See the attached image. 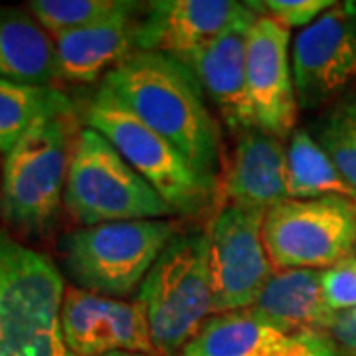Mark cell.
Segmentation results:
<instances>
[{"label":"cell","mask_w":356,"mask_h":356,"mask_svg":"<svg viewBox=\"0 0 356 356\" xmlns=\"http://www.w3.org/2000/svg\"><path fill=\"white\" fill-rule=\"evenodd\" d=\"M103 86L214 182L218 131L202 89L186 65L165 54L137 50L105 76Z\"/></svg>","instance_id":"1"},{"label":"cell","mask_w":356,"mask_h":356,"mask_svg":"<svg viewBox=\"0 0 356 356\" xmlns=\"http://www.w3.org/2000/svg\"><path fill=\"white\" fill-rule=\"evenodd\" d=\"M65 289L48 255L0 226V356H76L62 331Z\"/></svg>","instance_id":"2"},{"label":"cell","mask_w":356,"mask_h":356,"mask_svg":"<svg viewBox=\"0 0 356 356\" xmlns=\"http://www.w3.org/2000/svg\"><path fill=\"white\" fill-rule=\"evenodd\" d=\"M159 356H175L214 313L208 232L177 234L143 280L137 297Z\"/></svg>","instance_id":"3"},{"label":"cell","mask_w":356,"mask_h":356,"mask_svg":"<svg viewBox=\"0 0 356 356\" xmlns=\"http://www.w3.org/2000/svg\"><path fill=\"white\" fill-rule=\"evenodd\" d=\"M74 113L48 115L4 154L0 214L16 228L38 234L54 226L79 131Z\"/></svg>","instance_id":"4"},{"label":"cell","mask_w":356,"mask_h":356,"mask_svg":"<svg viewBox=\"0 0 356 356\" xmlns=\"http://www.w3.org/2000/svg\"><path fill=\"white\" fill-rule=\"evenodd\" d=\"M64 202L86 226L175 214L161 194L91 127L79 129L65 180Z\"/></svg>","instance_id":"5"},{"label":"cell","mask_w":356,"mask_h":356,"mask_svg":"<svg viewBox=\"0 0 356 356\" xmlns=\"http://www.w3.org/2000/svg\"><path fill=\"white\" fill-rule=\"evenodd\" d=\"M175 236L177 226L168 220L86 226L65 238V269L79 289L123 297L143 283Z\"/></svg>","instance_id":"6"},{"label":"cell","mask_w":356,"mask_h":356,"mask_svg":"<svg viewBox=\"0 0 356 356\" xmlns=\"http://www.w3.org/2000/svg\"><path fill=\"white\" fill-rule=\"evenodd\" d=\"M86 121L161 194L172 212H192L206 202L214 182L204 178L168 140L131 113L107 86L102 83L93 95Z\"/></svg>","instance_id":"7"},{"label":"cell","mask_w":356,"mask_h":356,"mask_svg":"<svg viewBox=\"0 0 356 356\" xmlns=\"http://www.w3.org/2000/svg\"><path fill=\"white\" fill-rule=\"evenodd\" d=\"M264 243L275 271L329 269L356 250V204L289 198L266 212Z\"/></svg>","instance_id":"8"},{"label":"cell","mask_w":356,"mask_h":356,"mask_svg":"<svg viewBox=\"0 0 356 356\" xmlns=\"http://www.w3.org/2000/svg\"><path fill=\"white\" fill-rule=\"evenodd\" d=\"M266 210L224 206L208 229L214 313L252 309L275 267L264 243Z\"/></svg>","instance_id":"9"},{"label":"cell","mask_w":356,"mask_h":356,"mask_svg":"<svg viewBox=\"0 0 356 356\" xmlns=\"http://www.w3.org/2000/svg\"><path fill=\"white\" fill-rule=\"evenodd\" d=\"M297 102L315 109L332 99L356 77V2L334 4L293 44Z\"/></svg>","instance_id":"10"},{"label":"cell","mask_w":356,"mask_h":356,"mask_svg":"<svg viewBox=\"0 0 356 356\" xmlns=\"http://www.w3.org/2000/svg\"><path fill=\"white\" fill-rule=\"evenodd\" d=\"M62 331L76 356L109 353L156 355L147 313L139 301L67 287L62 305Z\"/></svg>","instance_id":"11"},{"label":"cell","mask_w":356,"mask_h":356,"mask_svg":"<svg viewBox=\"0 0 356 356\" xmlns=\"http://www.w3.org/2000/svg\"><path fill=\"white\" fill-rule=\"evenodd\" d=\"M245 79L257 129L285 139L297 121V91L289 56V30L257 16L245 42Z\"/></svg>","instance_id":"12"},{"label":"cell","mask_w":356,"mask_h":356,"mask_svg":"<svg viewBox=\"0 0 356 356\" xmlns=\"http://www.w3.org/2000/svg\"><path fill=\"white\" fill-rule=\"evenodd\" d=\"M182 356H341L323 331H289L254 309L208 318Z\"/></svg>","instance_id":"13"},{"label":"cell","mask_w":356,"mask_h":356,"mask_svg":"<svg viewBox=\"0 0 356 356\" xmlns=\"http://www.w3.org/2000/svg\"><path fill=\"white\" fill-rule=\"evenodd\" d=\"M254 10L234 0H156L137 24V50L182 60L220 38Z\"/></svg>","instance_id":"14"},{"label":"cell","mask_w":356,"mask_h":356,"mask_svg":"<svg viewBox=\"0 0 356 356\" xmlns=\"http://www.w3.org/2000/svg\"><path fill=\"white\" fill-rule=\"evenodd\" d=\"M255 18L257 14L243 18L208 46L178 60L188 67L232 131L257 129L245 79V42Z\"/></svg>","instance_id":"15"},{"label":"cell","mask_w":356,"mask_h":356,"mask_svg":"<svg viewBox=\"0 0 356 356\" xmlns=\"http://www.w3.org/2000/svg\"><path fill=\"white\" fill-rule=\"evenodd\" d=\"M224 192L229 204L266 212L289 200V159L283 140L261 129L245 131L232 154Z\"/></svg>","instance_id":"16"},{"label":"cell","mask_w":356,"mask_h":356,"mask_svg":"<svg viewBox=\"0 0 356 356\" xmlns=\"http://www.w3.org/2000/svg\"><path fill=\"white\" fill-rule=\"evenodd\" d=\"M133 2L123 13L115 14L99 24L65 32L54 38L58 77L74 83L95 81L103 72H111L133 54L137 24Z\"/></svg>","instance_id":"17"},{"label":"cell","mask_w":356,"mask_h":356,"mask_svg":"<svg viewBox=\"0 0 356 356\" xmlns=\"http://www.w3.org/2000/svg\"><path fill=\"white\" fill-rule=\"evenodd\" d=\"M252 309L289 331L327 332L337 317L323 291L321 269L275 271Z\"/></svg>","instance_id":"18"},{"label":"cell","mask_w":356,"mask_h":356,"mask_svg":"<svg viewBox=\"0 0 356 356\" xmlns=\"http://www.w3.org/2000/svg\"><path fill=\"white\" fill-rule=\"evenodd\" d=\"M0 77L28 86H50L58 77L54 40L16 8H0Z\"/></svg>","instance_id":"19"},{"label":"cell","mask_w":356,"mask_h":356,"mask_svg":"<svg viewBox=\"0 0 356 356\" xmlns=\"http://www.w3.org/2000/svg\"><path fill=\"white\" fill-rule=\"evenodd\" d=\"M287 159L289 198H339L356 204V188L309 131H293Z\"/></svg>","instance_id":"20"},{"label":"cell","mask_w":356,"mask_h":356,"mask_svg":"<svg viewBox=\"0 0 356 356\" xmlns=\"http://www.w3.org/2000/svg\"><path fill=\"white\" fill-rule=\"evenodd\" d=\"M64 113H74V105L60 89L0 77V153H10L42 117Z\"/></svg>","instance_id":"21"},{"label":"cell","mask_w":356,"mask_h":356,"mask_svg":"<svg viewBox=\"0 0 356 356\" xmlns=\"http://www.w3.org/2000/svg\"><path fill=\"white\" fill-rule=\"evenodd\" d=\"M131 4L127 0H32L28 8L38 24L56 38L65 32L99 24Z\"/></svg>","instance_id":"22"},{"label":"cell","mask_w":356,"mask_h":356,"mask_svg":"<svg viewBox=\"0 0 356 356\" xmlns=\"http://www.w3.org/2000/svg\"><path fill=\"white\" fill-rule=\"evenodd\" d=\"M315 139L356 188V93L343 97L323 117Z\"/></svg>","instance_id":"23"},{"label":"cell","mask_w":356,"mask_h":356,"mask_svg":"<svg viewBox=\"0 0 356 356\" xmlns=\"http://www.w3.org/2000/svg\"><path fill=\"white\" fill-rule=\"evenodd\" d=\"M257 16L273 18L281 26L289 28H307L317 18L332 8V0H264V2H245Z\"/></svg>","instance_id":"24"},{"label":"cell","mask_w":356,"mask_h":356,"mask_svg":"<svg viewBox=\"0 0 356 356\" xmlns=\"http://www.w3.org/2000/svg\"><path fill=\"white\" fill-rule=\"evenodd\" d=\"M323 291L332 311L341 313L356 307V259L348 257L323 271Z\"/></svg>","instance_id":"25"},{"label":"cell","mask_w":356,"mask_h":356,"mask_svg":"<svg viewBox=\"0 0 356 356\" xmlns=\"http://www.w3.org/2000/svg\"><path fill=\"white\" fill-rule=\"evenodd\" d=\"M329 337L341 356H356V307L337 313L329 327Z\"/></svg>","instance_id":"26"},{"label":"cell","mask_w":356,"mask_h":356,"mask_svg":"<svg viewBox=\"0 0 356 356\" xmlns=\"http://www.w3.org/2000/svg\"><path fill=\"white\" fill-rule=\"evenodd\" d=\"M102 356H154V355H139V353H109Z\"/></svg>","instance_id":"27"},{"label":"cell","mask_w":356,"mask_h":356,"mask_svg":"<svg viewBox=\"0 0 356 356\" xmlns=\"http://www.w3.org/2000/svg\"><path fill=\"white\" fill-rule=\"evenodd\" d=\"M350 257H355V259H356V250H355V254H353V255H350Z\"/></svg>","instance_id":"28"},{"label":"cell","mask_w":356,"mask_h":356,"mask_svg":"<svg viewBox=\"0 0 356 356\" xmlns=\"http://www.w3.org/2000/svg\"><path fill=\"white\" fill-rule=\"evenodd\" d=\"M0 180H2V175H0Z\"/></svg>","instance_id":"29"}]
</instances>
